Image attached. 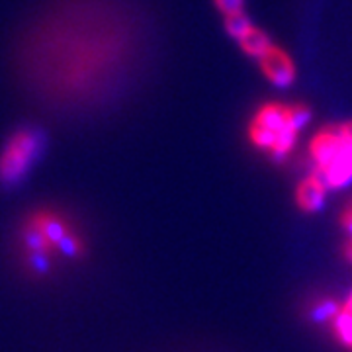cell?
Wrapping results in <instances>:
<instances>
[{"label":"cell","mask_w":352,"mask_h":352,"mask_svg":"<svg viewBox=\"0 0 352 352\" xmlns=\"http://www.w3.org/2000/svg\"><path fill=\"white\" fill-rule=\"evenodd\" d=\"M153 45V25L135 0H43L14 36L10 69L39 110L88 122L133 96Z\"/></svg>","instance_id":"obj_1"},{"label":"cell","mask_w":352,"mask_h":352,"mask_svg":"<svg viewBox=\"0 0 352 352\" xmlns=\"http://www.w3.org/2000/svg\"><path fill=\"white\" fill-rule=\"evenodd\" d=\"M18 272L36 284L51 282L67 266L90 256L87 227L71 210L57 204L28 208L14 223L10 237Z\"/></svg>","instance_id":"obj_2"},{"label":"cell","mask_w":352,"mask_h":352,"mask_svg":"<svg viewBox=\"0 0 352 352\" xmlns=\"http://www.w3.org/2000/svg\"><path fill=\"white\" fill-rule=\"evenodd\" d=\"M311 118L309 106L303 102H261L247 120L245 138L251 149L270 163H286L298 149Z\"/></svg>","instance_id":"obj_3"},{"label":"cell","mask_w":352,"mask_h":352,"mask_svg":"<svg viewBox=\"0 0 352 352\" xmlns=\"http://www.w3.org/2000/svg\"><path fill=\"white\" fill-rule=\"evenodd\" d=\"M309 170L319 176L331 192L352 184V120L319 127L305 145Z\"/></svg>","instance_id":"obj_4"},{"label":"cell","mask_w":352,"mask_h":352,"mask_svg":"<svg viewBox=\"0 0 352 352\" xmlns=\"http://www.w3.org/2000/svg\"><path fill=\"white\" fill-rule=\"evenodd\" d=\"M47 147L50 135L38 124L24 122L12 127L0 145V190L20 188L41 163Z\"/></svg>","instance_id":"obj_5"},{"label":"cell","mask_w":352,"mask_h":352,"mask_svg":"<svg viewBox=\"0 0 352 352\" xmlns=\"http://www.w3.org/2000/svg\"><path fill=\"white\" fill-rule=\"evenodd\" d=\"M223 24H226L227 36L239 45L245 55H249L254 61L274 43L263 28H258L252 22L251 18L247 16V12L223 18Z\"/></svg>","instance_id":"obj_6"},{"label":"cell","mask_w":352,"mask_h":352,"mask_svg":"<svg viewBox=\"0 0 352 352\" xmlns=\"http://www.w3.org/2000/svg\"><path fill=\"white\" fill-rule=\"evenodd\" d=\"M256 65H258L264 78L272 87H289V85H294V80L298 76V67L294 63L292 55L284 47H280L276 41L256 59Z\"/></svg>","instance_id":"obj_7"},{"label":"cell","mask_w":352,"mask_h":352,"mask_svg":"<svg viewBox=\"0 0 352 352\" xmlns=\"http://www.w3.org/2000/svg\"><path fill=\"white\" fill-rule=\"evenodd\" d=\"M329 194H331V188L319 176L309 170L294 186V206L298 212L305 215L319 214L327 204Z\"/></svg>","instance_id":"obj_8"},{"label":"cell","mask_w":352,"mask_h":352,"mask_svg":"<svg viewBox=\"0 0 352 352\" xmlns=\"http://www.w3.org/2000/svg\"><path fill=\"white\" fill-rule=\"evenodd\" d=\"M323 325L342 351L352 352V288L335 300L333 311Z\"/></svg>","instance_id":"obj_9"},{"label":"cell","mask_w":352,"mask_h":352,"mask_svg":"<svg viewBox=\"0 0 352 352\" xmlns=\"http://www.w3.org/2000/svg\"><path fill=\"white\" fill-rule=\"evenodd\" d=\"M339 226L344 233V239L340 245V254L352 266V198L340 208Z\"/></svg>","instance_id":"obj_10"},{"label":"cell","mask_w":352,"mask_h":352,"mask_svg":"<svg viewBox=\"0 0 352 352\" xmlns=\"http://www.w3.org/2000/svg\"><path fill=\"white\" fill-rule=\"evenodd\" d=\"M214 4L223 18L245 12V0H214Z\"/></svg>","instance_id":"obj_11"}]
</instances>
